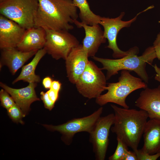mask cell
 Wrapping results in <instances>:
<instances>
[{"mask_svg":"<svg viewBox=\"0 0 160 160\" xmlns=\"http://www.w3.org/2000/svg\"><path fill=\"white\" fill-rule=\"evenodd\" d=\"M88 55L81 44L73 48L65 60L67 77L75 84L88 65Z\"/></svg>","mask_w":160,"mask_h":160,"instance_id":"obj_12","label":"cell"},{"mask_svg":"<svg viewBox=\"0 0 160 160\" xmlns=\"http://www.w3.org/2000/svg\"><path fill=\"white\" fill-rule=\"evenodd\" d=\"M1 49L0 68L4 65L6 66L13 75L38 51L23 52L18 50L17 47Z\"/></svg>","mask_w":160,"mask_h":160,"instance_id":"obj_16","label":"cell"},{"mask_svg":"<svg viewBox=\"0 0 160 160\" xmlns=\"http://www.w3.org/2000/svg\"><path fill=\"white\" fill-rule=\"evenodd\" d=\"M7 0H0V3L4 2Z\"/></svg>","mask_w":160,"mask_h":160,"instance_id":"obj_32","label":"cell"},{"mask_svg":"<svg viewBox=\"0 0 160 160\" xmlns=\"http://www.w3.org/2000/svg\"><path fill=\"white\" fill-rule=\"evenodd\" d=\"M0 100L1 106L7 110L15 104L12 97L3 89L0 91Z\"/></svg>","mask_w":160,"mask_h":160,"instance_id":"obj_23","label":"cell"},{"mask_svg":"<svg viewBox=\"0 0 160 160\" xmlns=\"http://www.w3.org/2000/svg\"><path fill=\"white\" fill-rule=\"evenodd\" d=\"M123 160H138L135 153L129 151L126 152Z\"/></svg>","mask_w":160,"mask_h":160,"instance_id":"obj_28","label":"cell"},{"mask_svg":"<svg viewBox=\"0 0 160 160\" xmlns=\"http://www.w3.org/2000/svg\"><path fill=\"white\" fill-rule=\"evenodd\" d=\"M147 87L146 83L141 78L133 76L128 71L122 70L118 81L108 83L105 88L107 92L96 98L95 102L101 106L111 103L129 108L126 102L128 96L134 91Z\"/></svg>","mask_w":160,"mask_h":160,"instance_id":"obj_4","label":"cell"},{"mask_svg":"<svg viewBox=\"0 0 160 160\" xmlns=\"http://www.w3.org/2000/svg\"><path fill=\"white\" fill-rule=\"evenodd\" d=\"M111 106L114 120L111 130L136 152L148 118L147 113L141 109L121 108L113 104Z\"/></svg>","mask_w":160,"mask_h":160,"instance_id":"obj_2","label":"cell"},{"mask_svg":"<svg viewBox=\"0 0 160 160\" xmlns=\"http://www.w3.org/2000/svg\"><path fill=\"white\" fill-rule=\"evenodd\" d=\"M46 40L45 30L35 26L25 30L17 48L23 52L38 51L44 48Z\"/></svg>","mask_w":160,"mask_h":160,"instance_id":"obj_17","label":"cell"},{"mask_svg":"<svg viewBox=\"0 0 160 160\" xmlns=\"http://www.w3.org/2000/svg\"><path fill=\"white\" fill-rule=\"evenodd\" d=\"M35 26L45 30L68 31L77 20V7L73 0H38Z\"/></svg>","mask_w":160,"mask_h":160,"instance_id":"obj_1","label":"cell"},{"mask_svg":"<svg viewBox=\"0 0 160 160\" xmlns=\"http://www.w3.org/2000/svg\"><path fill=\"white\" fill-rule=\"evenodd\" d=\"M114 115L111 113L99 118L89 133L96 159L104 160L109 143V136L111 127L114 122Z\"/></svg>","mask_w":160,"mask_h":160,"instance_id":"obj_10","label":"cell"},{"mask_svg":"<svg viewBox=\"0 0 160 160\" xmlns=\"http://www.w3.org/2000/svg\"><path fill=\"white\" fill-rule=\"evenodd\" d=\"M151 8V6L148 7L145 10L138 13L133 18L127 21L122 20L125 15V12H121L119 16L115 18L101 17L99 24L103 27L104 36L108 41V45L106 47L112 50V56L114 58H122L129 54L134 48V47L127 51H124L119 48L116 42V39L119 31L123 28L130 27L132 23L136 20L139 15Z\"/></svg>","mask_w":160,"mask_h":160,"instance_id":"obj_8","label":"cell"},{"mask_svg":"<svg viewBox=\"0 0 160 160\" xmlns=\"http://www.w3.org/2000/svg\"><path fill=\"white\" fill-rule=\"evenodd\" d=\"M46 40L44 48L54 59L65 60L74 47L79 44L78 39L68 31L45 30Z\"/></svg>","mask_w":160,"mask_h":160,"instance_id":"obj_9","label":"cell"},{"mask_svg":"<svg viewBox=\"0 0 160 160\" xmlns=\"http://www.w3.org/2000/svg\"><path fill=\"white\" fill-rule=\"evenodd\" d=\"M40 95L41 98L44 103V107L51 111L54 107L55 103L49 99L47 92L41 91L40 93Z\"/></svg>","mask_w":160,"mask_h":160,"instance_id":"obj_25","label":"cell"},{"mask_svg":"<svg viewBox=\"0 0 160 160\" xmlns=\"http://www.w3.org/2000/svg\"><path fill=\"white\" fill-rule=\"evenodd\" d=\"M102 70L89 60L75 84L77 91L83 97L89 99L96 98L105 90L107 80Z\"/></svg>","mask_w":160,"mask_h":160,"instance_id":"obj_6","label":"cell"},{"mask_svg":"<svg viewBox=\"0 0 160 160\" xmlns=\"http://www.w3.org/2000/svg\"><path fill=\"white\" fill-rule=\"evenodd\" d=\"M139 52L138 47H135L131 53L122 58L110 59L95 56L92 58L101 63L103 65L102 70L107 71L106 76L107 80L118 74L119 71L126 70L134 71L144 82L148 83L149 77L146 67L147 64H152L154 59L157 58L156 56L153 46L147 48L140 56L137 55Z\"/></svg>","mask_w":160,"mask_h":160,"instance_id":"obj_3","label":"cell"},{"mask_svg":"<svg viewBox=\"0 0 160 160\" xmlns=\"http://www.w3.org/2000/svg\"><path fill=\"white\" fill-rule=\"evenodd\" d=\"M25 30L16 22L0 15V49L17 47Z\"/></svg>","mask_w":160,"mask_h":160,"instance_id":"obj_11","label":"cell"},{"mask_svg":"<svg viewBox=\"0 0 160 160\" xmlns=\"http://www.w3.org/2000/svg\"><path fill=\"white\" fill-rule=\"evenodd\" d=\"M138 160H156L160 157V152L154 154H150L142 148L135 152Z\"/></svg>","mask_w":160,"mask_h":160,"instance_id":"obj_24","label":"cell"},{"mask_svg":"<svg viewBox=\"0 0 160 160\" xmlns=\"http://www.w3.org/2000/svg\"><path fill=\"white\" fill-rule=\"evenodd\" d=\"M61 85V83L59 81H53L52 82L50 88L59 92Z\"/></svg>","mask_w":160,"mask_h":160,"instance_id":"obj_30","label":"cell"},{"mask_svg":"<svg viewBox=\"0 0 160 160\" xmlns=\"http://www.w3.org/2000/svg\"><path fill=\"white\" fill-rule=\"evenodd\" d=\"M117 140L116 148L113 154L109 157V160H123L128 151V146L123 141L118 138H117Z\"/></svg>","mask_w":160,"mask_h":160,"instance_id":"obj_21","label":"cell"},{"mask_svg":"<svg viewBox=\"0 0 160 160\" xmlns=\"http://www.w3.org/2000/svg\"><path fill=\"white\" fill-rule=\"evenodd\" d=\"M36 85V83H30L25 87L15 89L2 82H0V87L11 95L15 103L21 109L24 117L29 111L31 103L40 100L37 97L35 90Z\"/></svg>","mask_w":160,"mask_h":160,"instance_id":"obj_14","label":"cell"},{"mask_svg":"<svg viewBox=\"0 0 160 160\" xmlns=\"http://www.w3.org/2000/svg\"><path fill=\"white\" fill-rule=\"evenodd\" d=\"M52 79L48 76L44 78L43 80L42 84L44 87L46 89H50L52 82Z\"/></svg>","mask_w":160,"mask_h":160,"instance_id":"obj_29","label":"cell"},{"mask_svg":"<svg viewBox=\"0 0 160 160\" xmlns=\"http://www.w3.org/2000/svg\"><path fill=\"white\" fill-rule=\"evenodd\" d=\"M153 46L155 51L157 58L160 60V32L157 35Z\"/></svg>","mask_w":160,"mask_h":160,"instance_id":"obj_26","label":"cell"},{"mask_svg":"<svg viewBox=\"0 0 160 160\" xmlns=\"http://www.w3.org/2000/svg\"><path fill=\"white\" fill-rule=\"evenodd\" d=\"M73 0L76 6L79 9V17L81 22L90 25L99 24L101 17L92 11L87 0Z\"/></svg>","mask_w":160,"mask_h":160,"instance_id":"obj_20","label":"cell"},{"mask_svg":"<svg viewBox=\"0 0 160 160\" xmlns=\"http://www.w3.org/2000/svg\"><path fill=\"white\" fill-rule=\"evenodd\" d=\"M7 110L8 116L13 121L22 124H24L22 119L24 116L21 109L17 104L15 103Z\"/></svg>","mask_w":160,"mask_h":160,"instance_id":"obj_22","label":"cell"},{"mask_svg":"<svg viewBox=\"0 0 160 160\" xmlns=\"http://www.w3.org/2000/svg\"><path fill=\"white\" fill-rule=\"evenodd\" d=\"M74 24L78 27H82L84 29L85 35L82 45L87 52L88 57L95 56L101 44L105 43L106 41L99 24L90 25L77 20Z\"/></svg>","mask_w":160,"mask_h":160,"instance_id":"obj_15","label":"cell"},{"mask_svg":"<svg viewBox=\"0 0 160 160\" xmlns=\"http://www.w3.org/2000/svg\"><path fill=\"white\" fill-rule=\"evenodd\" d=\"M135 105L145 111L150 119L160 120V85L150 89L148 87L140 93Z\"/></svg>","mask_w":160,"mask_h":160,"instance_id":"obj_13","label":"cell"},{"mask_svg":"<svg viewBox=\"0 0 160 160\" xmlns=\"http://www.w3.org/2000/svg\"><path fill=\"white\" fill-rule=\"evenodd\" d=\"M46 53L47 52L44 48L39 50L34 55L31 61L23 66L20 74L13 81L12 84L21 80L29 83L39 82L41 81L40 78L35 74V71L39 63Z\"/></svg>","mask_w":160,"mask_h":160,"instance_id":"obj_19","label":"cell"},{"mask_svg":"<svg viewBox=\"0 0 160 160\" xmlns=\"http://www.w3.org/2000/svg\"><path fill=\"white\" fill-rule=\"evenodd\" d=\"M142 149L150 154L160 152V120L150 119L146 124L143 134Z\"/></svg>","mask_w":160,"mask_h":160,"instance_id":"obj_18","label":"cell"},{"mask_svg":"<svg viewBox=\"0 0 160 160\" xmlns=\"http://www.w3.org/2000/svg\"><path fill=\"white\" fill-rule=\"evenodd\" d=\"M47 92L49 99L55 103L58 98L59 92L51 88Z\"/></svg>","mask_w":160,"mask_h":160,"instance_id":"obj_27","label":"cell"},{"mask_svg":"<svg viewBox=\"0 0 160 160\" xmlns=\"http://www.w3.org/2000/svg\"><path fill=\"white\" fill-rule=\"evenodd\" d=\"M38 0H7L0 3L1 15L25 29L35 26Z\"/></svg>","mask_w":160,"mask_h":160,"instance_id":"obj_5","label":"cell"},{"mask_svg":"<svg viewBox=\"0 0 160 160\" xmlns=\"http://www.w3.org/2000/svg\"><path fill=\"white\" fill-rule=\"evenodd\" d=\"M153 68L156 73L155 79L160 82V68L156 64L154 65Z\"/></svg>","mask_w":160,"mask_h":160,"instance_id":"obj_31","label":"cell"},{"mask_svg":"<svg viewBox=\"0 0 160 160\" xmlns=\"http://www.w3.org/2000/svg\"><path fill=\"white\" fill-rule=\"evenodd\" d=\"M103 109V108L100 107L89 115L72 119L60 125H43L49 131L60 132L62 135V140L66 144L69 145L72 142L76 134L83 132L89 134L92 131L101 116Z\"/></svg>","mask_w":160,"mask_h":160,"instance_id":"obj_7","label":"cell"}]
</instances>
